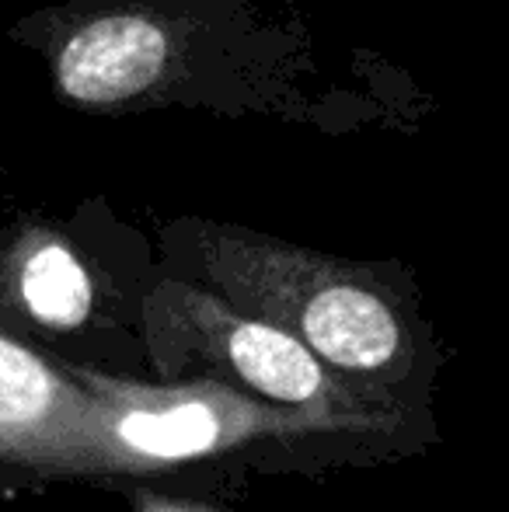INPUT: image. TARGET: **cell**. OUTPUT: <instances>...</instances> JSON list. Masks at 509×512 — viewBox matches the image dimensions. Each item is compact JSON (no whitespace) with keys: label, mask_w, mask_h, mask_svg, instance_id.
Returning <instances> with one entry per match:
<instances>
[{"label":"cell","mask_w":509,"mask_h":512,"mask_svg":"<svg viewBox=\"0 0 509 512\" xmlns=\"http://www.w3.org/2000/svg\"><path fill=\"white\" fill-rule=\"evenodd\" d=\"M171 25L143 7H102L67 25L53 49L56 95L84 108H112L168 88L178 74Z\"/></svg>","instance_id":"277c9868"},{"label":"cell","mask_w":509,"mask_h":512,"mask_svg":"<svg viewBox=\"0 0 509 512\" xmlns=\"http://www.w3.org/2000/svg\"><path fill=\"white\" fill-rule=\"evenodd\" d=\"M136 512H206V509H192V506H182V502H168V499H157V495H147V499L136 502Z\"/></svg>","instance_id":"52a82bcc"},{"label":"cell","mask_w":509,"mask_h":512,"mask_svg":"<svg viewBox=\"0 0 509 512\" xmlns=\"http://www.w3.org/2000/svg\"><path fill=\"white\" fill-rule=\"evenodd\" d=\"M0 283L21 314L53 331L81 328L95 307L91 272L53 230H25L0 265Z\"/></svg>","instance_id":"8992f818"},{"label":"cell","mask_w":509,"mask_h":512,"mask_svg":"<svg viewBox=\"0 0 509 512\" xmlns=\"http://www.w3.org/2000/svg\"><path fill=\"white\" fill-rule=\"evenodd\" d=\"M88 398L74 370H60L0 331V464L18 467Z\"/></svg>","instance_id":"5b68a950"},{"label":"cell","mask_w":509,"mask_h":512,"mask_svg":"<svg viewBox=\"0 0 509 512\" xmlns=\"http://www.w3.org/2000/svg\"><path fill=\"white\" fill-rule=\"evenodd\" d=\"M147 314L157 345H171L182 359H203L206 366L231 373L258 398L342 418L363 432L384 429L374 401L346 384V373L328 366L286 328L227 304L210 286L171 279L154 290Z\"/></svg>","instance_id":"3957f363"},{"label":"cell","mask_w":509,"mask_h":512,"mask_svg":"<svg viewBox=\"0 0 509 512\" xmlns=\"http://www.w3.org/2000/svg\"><path fill=\"white\" fill-rule=\"evenodd\" d=\"M74 377L88 398L77 415L21 460L18 467L25 471L129 474L220 457L255 439L363 432L342 418L255 398L220 377L185 387H140L95 370H74Z\"/></svg>","instance_id":"7a4b0ae2"},{"label":"cell","mask_w":509,"mask_h":512,"mask_svg":"<svg viewBox=\"0 0 509 512\" xmlns=\"http://www.w3.org/2000/svg\"><path fill=\"white\" fill-rule=\"evenodd\" d=\"M182 244L203 286L286 328L346 377H384L412 359L405 314L363 265L220 223H189Z\"/></svg>","instance_id":"6da1fadb"}]
</instances>
